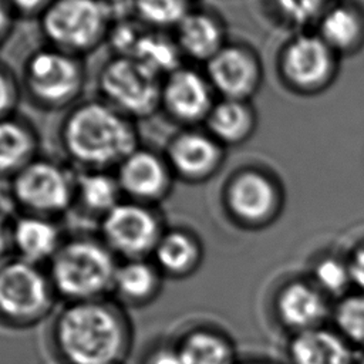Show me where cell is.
Here are the masks:
<instances>
[{
    "instance_id": "6da1fadb",
    "label": "cell",
    "mask_w": 364,
    "mask_h": 364,
    "mask_svg": "<svg viewBox=\"0 0 364 364\" xmlns=\"http://www.w3.org/2000/svg\"><path fill=\"white\" fill-rule=\"evenodd\" d=\"M51 343L63 364H124L134 327L112 297L65 303L51 326Z\"/></svg>"
},
{
    "instance_id": "7a4b0ae2",
    "label": "cell",
    "mask_w": 364,
    "mask_h": 364,
    "mask_svg": "<svg viewBox=\"0 0 364 364\" xmlns=\"http://www.w3.org/2000/svg\"><path fill=\"white\" fill-rule=\"evenodd\" d=\"M138 141L134 121L102 100L74 105L61 125L64 151L84 169L117 168Z\"/></svg>"
},
{
    "instance_id": "3957f363",
    "label": "cell",
    "mask_w": 364,
    "mask_h": 364,
    "mask_svg": "<svg viewBox=\"0 0 364 364\" xmlns=\"http://www.w3.org/2000/svg\"><path fill=\"white\" fill-rule=\"evenodd\" d=\"M118 263L100 237L77 236L63 242L47 273L58 299L87 301L111 297Z\"/></svg>"
},
{
    "instance_id": "277c9868",
    "label": "cell",
    "mask_w": 364,
    "mask_h": 364,
    "mask_svg": "<svg viewBox=\"0 0 364 364\" xmlns=\"http://www.w3.org/2000/svg\"><path fill=\"white\" fill-rule=\"evenodd\" d=\"M114 21L108 0H53L40 14L48 46L78 57L108 38Z\"/></svg>"
},
{
    "instance_id": "5b68a950",
    "label": "cell",
    "mask_w": 364,
    "mask_h": 364,
    "mask_svg": "<svg viewBox=\"0 0 364 364\" xmlns=\"http://www.w3.org/2000/svg\"><path fill=\"white\" fill-rule=\"evenodd\" d=\"M58 297L47 269L18 257L0 266V323L28 328L47 318Z\"/></svg>"
},
{
    "instance_id": "8992f818",
    "label": "cell",
    "mask_w": 364,
    "mask_h": 364,
    "mask_svg": "<svg viewBox=\"0 0 364 364\" xmlns=\"http://www.w3.org/2000/svg\"><path fill=\"white\" fill-rule=\"evenodd\" d=\"M162 80L135 58L114 55L100 70L98 90L102 101L134 121L161 108Z\"/></svg>"
},
{
    "instance_id": "52a82bcc",
    "label": "cell",
    "mask_w": 364,
    "mask_h": 364,
    "mask_svg": "<svg viewBox=\"0 0 364 364\" xmlns=\"http://www.w3.org/2000/svg\"><path fill=\"white\" fill-rule=\"evenodd\" d=\"M23 82L37 104L50 109L71 105L82 92L85 68L78 55L47 46L36 50L24 64Z\"/></svg>"
},
{
    "instance_id": "ba28073f",
    "label": "cell",
    "mask_w": 364,
    "mask_h": 364,
    "mask_svg": "<svg viewBox=\"0 0 364 364\" xmlns=\"http://www.w3.org/2000/svg\"><path fill=\"white\" fill-rule=\"evenodd\" d=\"M10 189L26 213L54 218L74 203L75 175L51 159L36 158L11 176Z\"/></svg>"
},
{
    "instance_id": "9c48e42d",
    "label": "cell",
    "mask_w": 364,
    "mask_h": 364,
    "mask_svg": "<svg viewBox=\"0 0 364 364\" xmlns=\"http://www.w3.org/2000/svg\"><path fill=\"white\" fill-rule=\"evenodd\" d=\"M164 232L154 206L134 200H121L100 219V239L121 260L151 257Z\"/></svg>"
},
{
    "instance_id": "30bf717a",
    "label": "cell",
    "mask_w": 364,
    "mask_h": 364,
    "mask_svg": "<svg viewBox=\"0 0 364 364\" xmlns=\"http://www.w3.org/2000/svg\"><path fill=\"white\" fill-rule=\"evenodd\" d=\"M331 309L333 301L307 274L284 279L272 297L274 320L289 336L326 326Z\"/></svg>"
},
{
    "instance_id": "8fae6325",
    "label": "cell",
    "mask_w": 364,
    "mask_h": 364,
    "mask_svg": "<svg viewBox=\"0 0 364 364\" xmlns=\"http://www.w3.org/2000/svg\"><path fill=\"white\" fill-rule=\"evenodd\" d=\"M223 200L229 216L252 229L269 225L280 209V195L274 183L255 169L235 173L226 183Z\"/></svg>"
},
{
    "instance_id": "7c38bea8",
    "label": "cell",
    "mask_w": 364,
    "mask_h": 364,
    "mask_svg": "<svg viewBox=\"0 0 364 364\" xmlns=\"http://www.w3.org/2000/svg\"><path fill=\"white\" fill-rule=\"evenodd\" d=\"M213 104V88L205 73L181 65L162 80L161 108L186 128L205 122Z\"/></svg>"
},
{
    "instance_id": "4fadbf2b",
    "label": "cell",
    "mask_w": 364,
    "mask_h": 364,
    "mask_svg": "<svg viewBox=\"0 0 364 364\" xmlns=\"http://www.w3.org/2000/svg\"><path fill=\"white\" fill-rule=\"evenodd\" d=\"M165 158L175 176L195 183L208 181L220 169L225 148L208 131L185 128L171 136Z\"/></svg>"
},
{
    "instance_id": "5bb4252c",
    "label": "cell",
    "mask_w": 364,
    "mask_h": 364,
    "mask_svg": "<svg viewBox=\"0 0 364 364\" xmlns=\"http://www.w3.org/2000/svg\"><path fill=\"white\" fill-rule=\"evenodd\" d=\"M336 67V53L320 36L304 34L293 38L280 58L286 81L300 91H316L327 85Z\"/></svg>"
},
{
    "instance_id": "9a60e30c",
    "label": "cell",
    "mask_w": 364,
    "mask_h": 364,
    "mask_svg": "<svg viewBox=\"0 0 364 364\" xmlns=\"http://www.w3.org/2000/svg\"><path fill=\"white\" fill-rule=\"evenodd\" d=\"M115 176L129 200L154 206L168 196L175 175L165 155L138 146L117 166Z\"/></svg>"
},
{
    "instance_id": "2e32d148",
    "label": "cell",
    "mask_w": 364,
    "mask_h": 364,
    "mask_svg": "<svg viewBox=\"0 0 364 364\" xmlns=\"http://www.w3.org/2000/svg\"><path fill=\"white\" fill-rule=\"evenodd\" d=\"M205 65L206 78L222 98L247 101L260 85L259 60L240 44H226Z\"/></svg>"
},
{
    "instance_id": "e0dca14e",
    "label": "cell",
    "mask_w": 364,
    "mask_h": 364,
    "mask_svg": "<svg viewBox=\"0 0 364 364\" xmlns=\"http://www.w3.org/2000/svg\"><path fill=\"white\" fill-rule=\"evenodd\" d=\"M357 350L331 326H320L289 336L287 364H355Z\"/></svg>"
},
{
    "instance_id": "ac0fdd59",
    "label": "cell",
    "mask_w": 364,
    "mask_h": 364,
    "mask_svg": "<svg viewBox=\"0 0 364 364\" xmlns=\"http://www.w3.org/2000/svg\"><path fill=\"white\" fill-rule=\"evenodd\" d=\"M10 236L14 257L38 266L48 264L64 242L53 218L33 213L16 218Z\"/></svg>"
},
{
    "instance_id": "d6986e66",
    "label": "cell",
    "mask_w": 364,
    "mask_h": 364,
    "mask_svg": "<svg viewBox=\"0 0 364 364\" xmlns=\"http://www.w3.org/2000/svg\"><path fill=\"white\" fill-rule=\"evenodd\" d=\"M175 41L183 57L208 63L226 43L222 20L212 11L191 9L175 27Z\"/></svg>"
},
{
    "instance_id": "ffe728a7",
    "label": "cell",
    "mask_w": 364,
    "mask_h": 364,
    "mask_svg": "<svg viewBox=\"0 0 364 364\" xmlns=\"http://www.w3.org/2000/svg\"><path fill=\"white\" fill-rule=\"evenodd\" d=\"M203 257L202 240L185 228L165 229L151 256L165 277L176 280L195 274L202 266Z\"/></svg>"
},
{
    "instance_id": "44dd1931",
    "label": "cell",
    "mask_w": 364,
    "mask_h": 364,
    "mask_svg": "<svg viewBox=\"0 0 364 364\" xmlns=\"http://www.w3.org/2000/svg\"><path fill=\"white\" fill-rule=\"evenodd\" d=\"M165 276L151 257L127 259L117 266L111 297L124 307H142L158 299Z\"/></svg>"
},
{
    "instance_id": "7402d4cb",
    "label": "cell",
    "mask_w": 364,
    "mask_h": 364,
    "mask_svg": "<svg viewBox=\"0 0 364 364\" xmlns=\"http://www.w3.org/2000/svg\"><path fill=\"white\" fill-rule=\"evenodd\" d=\"M175 346L183 364H235L237 347L230 334L212 324H199L183 331Z\"/></svg>"
},
{
    "instance_id": "603a6c76",
    "label": "cell",
    "mask_w": 364,
    "mask_h": 364,
    "mask_svg": "<svg viewBox=\"0 0 364 364\" xmlns=\"http://www.w3.org/2000/svg\"><path fill=\"white\" fill-rule=\"evenodd\" d=\"M203 124L208 132L223 146L237 145L253 134L256 115L247 101L222 98L215 101Z\"/></svg>"
},
{
    "instance_id": "cb8c5ba5",
    "label": "cell",
    "mask_w": 364,
    "mask_h": 364,
    "mask_svg": "<svg viewBox=\"0 0 364 364\" xmlns=\"http://www.w3.org/2000/svg\"><path fill=\"white\" fill-rule=\"evenodd\" d=\"M121 195L117 176L108 171L84 169L75 175L74 202L92 216H105L121 202Z\"/></svg>"
},
{
    "instance_id": "d4e9b609",
    "label": "cell",
    "mask_w": 364,
    "mask_h": 364,
    "mask_svg": "<svg viewBox=\"0 0 364 364\" xmlns=\"http://www.w3.org/2000/svg\"><path fill=\"white\" fill-rule=\"evenodd\" d=\"M37 135L20 119H0V175L13 176L36 159Z\"/></svg>"
},
{
    "instance_id": "484cf974",
    "label": "cell",
    "mask_w": 364,
    "mask_h": 364,
    "mask_svg": "<svg viewBox=\"0 0 364 364\" xmlns=\"http://www.w3.org/2000/svg\"><path fill=\"white\" fill-rule=\"evenodd\" d=\"M318 20V36L334 53L351 51L364 38V20L350 6H334Z\"/></svg>"
},
{
    "instance_id": "4316f807",
    "label": "cell",
    "mask_w": 364,
    "mask_h": 364,
    "mask_svg": "<svg viewBox=\"0 0 364 364\" xmlns=\"http://www.w3.org/2000/svg\"><path fill=\"white\" fill-rule=\"evenodd\" d=\"M129 57L165 78L182 65L183 55L175 38L166 36L162 30L148 28L141 33Z\"/></svg>"
},
{
    "instance_id": "83f0119b",
    "label": "cell",
    "mask_w": 364,
    "mask_h": 364,
    "mask_svg": "<svg viewBox=\"0 0 364 364\" xmlns=\"http://www.w3.org/2000/svg\"><path fill=\"white\" fill-rule=\"evenodd\" d=\"M306 274L333 303L353 289L347 256L343 257L334 253L320 255L313 260Z\"/></svg>"
},
{
    "instance_id": "f1b7e54d",
    "label": "cell",
    "mask_w": 364,
    "mask_h": 364,
    "mask_svg": "<svg viewBox=\"0 0 364 364\" xmlns=\"http://www.w3.org/2000/svg\"><path fill=\"white\" fill-rule=\"evenodd\" d=\"M331 327L355 350H364V293L351 290L333 303Z\"/></svg>"
},
{
    "instance_id": "f546056e",
    "label": "cell",
    "mask_w": 364,
    "mask_h": 364,
    "mask_svg": "<svg viewBox=\"0 0 364 364\" xmlns=\"http://www.w3.org/2000/svg\"><path fill=\"white\" fill-rule=\"evenodd\" d=\"M139 23L148 28H175L192 9L189 0H131Z\"/></svg>"
},
{
    "instance_id": "4dcf8cb0",
    "label": "cell",
    "mask_w": 364,
    "mask_h": 364,
    "mask_svg": "<svg viewBox=\"0 0 364 364\" xmlns=\"http://www.w3.org/2000/svg\"><path fill=\"white\" fill-rule=\"evenodd\" d=\"M327 0H273L277 11L290 23L306 24L320 18Z\"/></svg>"
},
{
    "instance_id": "1f68e13d",
    "label": "cell",
    "mask_w": 364,
    "mask_h": 364,
    "mask_svg": "<svg viewBox=\"0 0 364 364\" xmlns=\"http://www.w3.org/2000/svg\"><path fill=\"white\" fill-rule=\"evenodd\" d=\"M18 102V85L9 70L0 65V119L10 117Z\"/></svg>"
},
{
    "instance_id": "d6a6232c",
    "label": "cell",
    "mask_w": 364,
    "mask_h": 364,
    "mask_svg": "<svg viewBox=\"0 0 364 364\" xmlns=\"http://www.w3.org/2000/svg\"><path fill=\"white\" fill-rule=\"evenodd\" d=\"M142 364H183L173 343H158L146 351Z\"/></svg>"
},
{
    "instance_id": "836d02e7",
    "label": "cell",
    "mask_w": 364,
    "mask_h": 364,
    "mask_svg": "<svg viewBox=\"0 0 364 364\" xmlns=\"http://www.w3.org/2000/svg\"><path fill=\"white\" fill-rule=\"evenodd\" d=\"M347 262H348L353 289L355 291L364 293V242L357 245L347 255Z\"/></svg>"
},
{
    "instance_id": "e575fe53",
    "label": "cell",
    "mask_w": 364,
    "mask_h": 364,
    "mask_svg": "<svg viewBox=\"0 0 364 364\" xmlns=\"http://www.w3.org/2000/svg\"><path fill=\"white\" fill-rule=\"evenodd\" d=\"M53 0H6L11 11L31 16L41 14Z\"/></svg>"
},
{
    "instance_id": "d590c367",
    "label": "cell",
    "mask_w": 364,
    "mask_h": 364,
    "mask_svg": "<svg viewBox=\"0 0 364 364\" xmlns=\"http://www.w3.org/2000/svg\"><path fill=\"white\" fill-rule=\"evenodd\" d=\"M10 228H11V222H9L4 213L0 210V266L6 263L13 253Z\"/></svg>"
},
{
    "instance_id": "8d00e7d4",
    "label": "cell",
    "mask_w": 364,
    "mask_h": 364,
    "mask_svg": "<svg viewBox=\"0 0 364 364\" xmlns=\"http://www.w3.org/2000/svg\"><path fill=\"white\" fill-rule=\"evenodd\" d=\"M13 11L6 3V0H0V47L4 44L7 40L10 31H11V24H13Z\"/></svg>"
},
{
    "instance_id": "74e56055",
    "label": "cell",
    "mask_w": 364,
    "mask_h": 364,
    "mask_svg": "<svg viewBox=\"0 0 364 364\" xmlns=\"http://www.w3.org/2000/svg\"><path fill=\"white\" fill-rule=\"evenodd\" d=\"M235 364H277L266 358H239Z\"/></svg>"
},
{
    "instance_id": "f35d334b",
    "label": "cell",
    "mask_w": 364,
    "mask_h": 364,
    "mask_svg": "<svg viewBox=\"0 0 364 364\" xmlns=\"http://www.w3.org/2000/svg\"><path fill=\"white\" fill-rule=\"evenodd\" d=\"M355 364H364V350H361V351H360V354L357 355V361H355Z\"/></svg>"
}]
</instances>
